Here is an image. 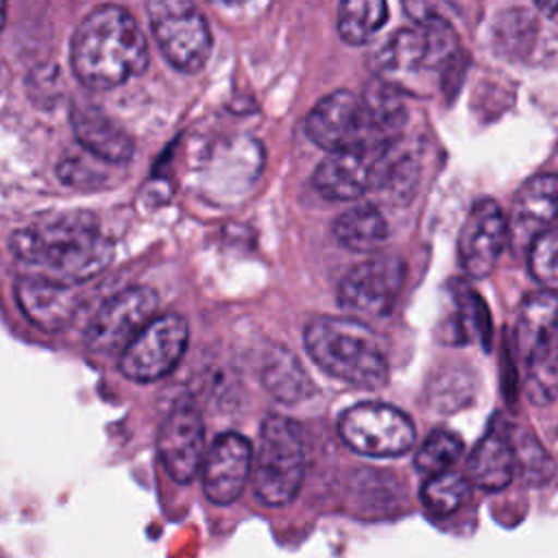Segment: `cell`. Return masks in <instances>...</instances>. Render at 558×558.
Segmentation results:
<instances>
[{"instance_id": "cell-17", "label": "cell", "mask_w": 558, "mask_h": 558, "mask_svg": "<svg viewBox=\"0 0 558 558\" xmlns=\"http://www.w3.org/2000/svg\"><path fill=\"white\" fill-rule=\"evenodd\" d=\"M558 216V174H536L519 190L512 216L510 240L517 246H532L538 235L551 229Z\"/></svg>"}, {"instance_id": "cell-18", "label": "cell", "mask_w": 558, "mask_h": 558, "mask_svg": "<svg viewBox=\"0 0 558 558\" xmlns=\"http://www.w3.org/2000/svg\"><path fill=\"white\" fill-rule=\"evenodd\" d=\"M70 122L78 144L92 157L109 163H122L131 159L135 148L131 135L100 109L92 105H74L70 111Z\"/></svg>"}, {"instance_id": "cell-22", "label": "cell", "mask_w": 558, "mask_h": 558, "mask_svg": "<svg viewBox=\"0 0 558 558\" xmlns=\"http://www.w3.org/2000/svg\"><path fill=\"white\" fill-rule=\"evenodd\" d=\"M362 100L368 111V120L375 133V140L379 144L399 140V133L405 124L408 109L403 105V98L399 94V87H395L388 81H373L364 94Z\"/></svg>"}, {"instance_id": "cell-12", "label": "cell", "mask_w": 558, "mask_h": 558, "mask_svg": "<svg viewBox=\"0 0 558 558\" xmlns=\"http://www.w3.org/2000/svg\"><path fill=\"white\" fill-rule=\"evenodd\" d=\"M405 277L403 259L377 255L355 264L338 283V303L344 312L379 318L390 314Z\"/></svg>"}, {"instance_id": "cell-28", "label": "cell", "mask_w": 558, "mask_h": 558, "mask_svg": "<svg viewBox=\"0 0 558 558\" xmlns=\"http://www.w3.org/2000/svg\"><path fill=\"white\" fill-rule=\"evenodd\" d=\"M530 270L545 290H558V227L547 229L530 246Z\"/></svg>"}, {"instance_id": "cell-23", "label": "cell", "mask_w": 558, "mask_h": 558, "mask_svg": "<svg viewBox=\"0 0 558 558\" xmlns=\"http://www.w3.org/2000/svg\"><path fill=\"white\" fill-rule=\"evenodd\" d=\"M262 381L272 397H277L286 403H294V401L307 397L312 390L305 371L283 347H277L266 357V362L262 366Z\"/></svg>"}, {"instance_id": "cell-15", "label": "cell", "mask_w": 558, "mask_h": 558, "mask_svg": "<svg viewBox=\"0 0 558 558\" xmlns=\"http://www.w3.org/2000/svg\"><path fill=\"white\" fill-rule=\"evenodd\" d=\"M253 447L238 432L218 434L203 462V490L216 506L233 504L253 473Z\"/></svg>"}, {"instance_id": "cell-9", "label": "cell", "mask_w": 558, "mask_h": 558, "mask_svg": "<svg viewBox=\"0 0 558 558\" xmlns=\"http://www.w3.org/2000/svg\"><path fill=\"white\" fill-rule=\"evenodd\" d=\"M157 292L148 286H129L109 296L85 329V347L94 353H120L157 318Z\"/></svg>"}, {"instance_id": "cell-1", "label": "cell", "mask_w": 558, "mask_h": 558, "mask_svg": "<svg viewBox=\"0 0 558 558\" xmlns=\"http://www.w3.org/2000/svg\"><path fill=\"white\" fill-rule=\"evenodd\" d=\"M9 251L44 277L78 283L102 272L113 259V244L87 211L46 214L9 238Z\"/></svg>"}, {"instance_id": "cell-20", "label": "cell", "mask_w": 558, "mask_h": 558, "mask_svg": "<svg viewBox=\"0 0 558 558\" xmlns=\"http://www.w3.org/2000/svg\"><path fill=\"white\" fill-rule=\"evenodd\" d=\"M558 325V294L554 290H538L523 299L517 325H514V344L519 355L527 362L534 351L545 342V338Z\"/></svg>"}, {"instance_id": "cell-24", "label": "cell", "mask_w": 558, "mask_h": 558, "mask_svg": "<svg viewBox=\"0 0 558 558\" xmlns=\"http://www.w3.org/2000/svg\"><path fill=\"white\" fill-rule=\"evenodd\" d=\"M388 4L381 0H344L338 7L336 28L344 44H366L384 24Z\"/></svg>"}, {"instance_id": "cell-16", "label": "cell", "mask_w": 558, "mask_h": 558, "mask_svg": "<svg viewBox=\"0 0 558 558\" xmlns=\"http://www.w3.org/2000/svg\"><path fill=\"white\" fill-rule=\"evenodd\" d=\"M15 301L22 314L44 331L65 329L78 312V294L70 283L33 275L15 283Z\"/></svg>"}, {"instance_id": "cell-4", "label": "cell", "mask_w": 558, "mask_h": 558, "mask_svg": "<svg viewBox=\"0 0 558 558\" xmlns=\"http://www.w3.org/2000/svg\"><path fill=\"white\" fill-rule=\"evenodd\" d=\"M414 161L401 142L364 144L329 153L314 170L312 183L329 201H353L371 190L395 192L414 181Z\"/></svg>"}, {"instance_id": "cell-14", "label": "cell", "mask_w": 558, "mask_h": 558, "mask_svg": "<svg viewBox=\"0 0 558 558\" xmlns=\"http://www.w3.org/2000/svg\"><path fill=\"white\" fill-rule=\"evenodd\" d=\"M157 456L166 473L179 484H190L203 471L205 425L192 405H177L168 412L157 432Z\"/></svg>"}, {"instance_id": "cell-6", "label": "cell", "mask_w": 558, "mask_h": 558, "mask_svg": "<svg viewBox=\"0 0 558 558\" xmlns=\"http://www.w3.org/2000/svg\"><path fill=\"white\" fill-rule=\"evenodd\" d=\"M414 20V26L395 31L377 50V70L381 72V81L418 70H434L453 57L458 37L445 17L429 13L416 15Z\"/></svg>"}, {"instance_id": "cell-21", "label": "cell", "mask_w": 558, "mask_h": 558, "mask_svg": "<svg viewBox=\"0 0 558 558\" xmlns=\"http://www.w3.org/2000/svg\"><path fill=\"white\" fill-rule=\"evenodd\" d=\"M333 238L349 251H375L388 238L384 214L375 205H357L342 211L331 225Z\"/></svg>"}, {"instance_id": "cell-2", "label": "cell", "mask_w": 558, "mask_h": 558, "mask_svg": "<svg viewBox=\"0 0 558 558\" xmlns=\"http://www.w3.org/2000/svg\"><path fill=\"white\" fill-rule=\"evenodd\" d=\"M74 76L94 89H111L144 72L146 37L124 7L100 4L76 26L70 44Z\"/></svg>"}, {"instance_id": "cell-29", "label": "cell", "mask_w": 558, "mask_h": 558, "mask_svg": "<svg viewBox=\"0 0 558 558\" xmlns=\"http://www.w3.org/2000/svg\"><path fill=\"white\" fill-rule=\"evenodd\" d=\"M33 76H35V85H39V76L33 72ZM52 78H59V72H57V68L52 70V74H50V78L44 83V85H50L52 83ZM41 89H48V87H39V89H35V98H39V94H41ZM50 92V89H48Z\"/></svg>"}, {"instance_id": "cell-13", "label": "cell", "mask_w": 558, "mask_h": 558, "mask_svg": "<svg viewBox=\"0 0 558 558\" xmlns=\"http://www.w3.org/2000/svg\"><path fill=\"white\" fill-rule=\"evenodd\" d=\"M510 240V225L493 198L477 201L460 229L458 257L464 272L473 279L488 277Z\"/></svg>"}, {"instance_id": "cell-3", "label": "cell", "mask_w": 558, "mask_h": 558, "mask_svg": "<svg viewBox=\"0 0 558 558\" xmlns=\"http://www.w3.org/2000/svg\"><path fill=\"white\" fill-rule=\"evenodd\" d=\"M307 355L331 377L355 388H381L388 362L375 333L357 318L314 316L303 331Z\"/></svg>"}, {"instance_id": "cell-8", "label": "cell", "mask_w": 558, "mask_h": 558, "mask_svg": "<svg viewBox=\"0 0 558 558\" xmlns=\"http://www.w3.org/2000/svg\"><path fill=\"white\" fill-rule=\"evenodd\" d=\"M338 434L349 449L368 458H397L408 453L416 442L410 416L379 401H366L344 410L338 421Z\"/></svg>"}, {"instance_id": "cell-25", "label": "cell", "mask_w": 558, "mask_h": 558, "mask_svg": "<svg viewBox=\"0 0 558 558\" xmlns=\"http://www.w3.org/2000/svg\"><path fill=\"white\" fill-rule=\"evenodd\" d=\"M527 392L536 403H547L558 392V325L527 360Z\"/></svg>"}, {"instance_id": "cell-10", "label": "cell", "mask_w": 558, "mask_h": 558, "mask_svg": "<svg viewBox=\"0 0 558 558\" xmlns=\"http://www.w3.org/2000/svg\"><path fill=\"white\" fill-rule=\"evenodd\" d=\"M187 320L174 312L161 314L153 318L122 351L120 373L142 384L161 379L177 368L187 349Z\"/></svg>"}, {"instance_id": "cell-27", "label": "cell", "mask_w": 558, "mask_h": 558, "mask_svg": "<svg viewBox=\"0 0 558 558\" xmlns=\"http://www.w3.org/2000/svg\"><path fill=\"white\" fill-rule=\"evenodd\" d=\"M462 453V440L449 429H434L416 449L414 466L421 473L440 475L445 473Z\"/></svg>"}, {"instance_id": "cell-5", "label": "cell", "mask_w": 558, "mask_h": 558, "mask_svg": "<svg viewBox=\"0 0 558 558\" xmlns=\"http://www.w3.org/2000/svg\"><path fill=\"white\" fill-rule=\"evenodd\" d=\"M305 475V445L301 429L288 416L270 414L259 427L253 453V493L266 508L288 506Z\"/></svg>"}, {"instance_id": "cell-11", "label": "cell", "mask_w": 558, "mask_h": 558, "mask_svg": "<svg viewBox=\"0 0 558 558\" xmlns=\"http://www.w3.org/2000/svg\"><path fill=\"white\" fill-rule=\"evenodd\" d=\"M305 133L327 153L379 144L375 140L362 96L349 89H336L323 96L305 118Z\"/></svg>"}, {"instance_id": "cell-7", "label": "cell", "mask_w": 558, "mask_h": 558, "mask_svg": "<svg viewBox=\"0 0 558 558\" xmlns=\"http://www.w3.org/2000/svg\"><path fill=\"white\" fill-rule=\"evenodd\" d=\"M146 9L166 61L181 72H198L211 52V31L198 7L183 0H153Z\"/></svg>"}, {"instance_id": "cell-19", "label": "cell", "mask_w": 558, "mask_h": 558, "mask_svg": "<svg viewBox=\"0 0 558 558\" xmlns=\"http://www.w3.org/2000/svg\"><path fill=\"white\" fill-rule=\"evenodd\" d=\"M517 464L519 458L512 436L501 423H495L471 451L466 471L475 486L484 490H501L512 482Z\"/></svg>"}, {"instance_id": "cell-26", "label": "cell", "mask_w": 558, "mask_h": 558, "mask_svg": "<svg viewBox=\"0 0 558 558\" xmlns=\"http://www.w3.org/2000/svg\"><path fill=\"white\" fill-rule=\"evenodd\" d=\"M469 488V480L460 473L445 471L440 475H432L421 488L423 508L432 517H449L466 501Z\"/></svg>"}]
</instances>
